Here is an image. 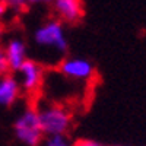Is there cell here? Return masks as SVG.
Segmentation results:
<instances>
[{
  "label": "cell",
  "instance_id": "obj_1",
  "mask_svg": "<svg viewBox=\"0 0 146 146\" xmlns=\"http://www.w3.org/2000/svg\"><path fill=\"white\" fill-rule=\"evenodd\" d=\"M34 42L40 48L51 50L58 56H66L67 38L64 34L63 23L60 19H51L38 27L34 32Z\"/></svg>",
  "mask_w": 146,
  "mask_h": 146
},
{
  "label": "cell",
  "instance_id": "obj_2",
  "mask_svg": "<svg viewBox=\"0 0 146 146\" xmlns=\"http://www.w3.org/2000/svg\"><path fill=\"white\" fill-rule=\"evenodd\" d=\"M13 131L18 142L25 146H40L44 131L40 124L38 111L34 107H28L16 117L13 123Z\"/></svg>",
  "mask_w": 146,
  "mask_h": 146
},
{
  "label": "cell",
  "instance_id": "obj_3",
  "mask_svg": "<svg viewBox=\"0 0 146 146\" xmlns=\"http://www.w3.org/2000/svg\"><path fill=\"white\" fill-rule=\"evenodd\" d=\"M36 111L44 135H63L72 126V114L63 105L45 104Z\"/></svg>",
  "mask_w": 146,
  "mask_h": 146
},
{
  "label": "cell",
  "instance_id": "obj_4",
  "mask_svg": "<svg viewBox=\"0 0 146 146\" xmlns=\"http://www.w3.org/2000/svg\"><path fill=\"white\" fill-rule=\"evenodd\" d=\"M15 73L21 85V89L25 94H34L41 88L45 70L41 63L35 62L32 58H27Z\"/></svg>",
  "mask_w": 146,
  "mask_h": 146
},
{
  "label": "cell",
  "instance_id": "obj_5",
  "mask_svg": "<svg viewBox=\"0 0 146 146\" xmlns=\"http://www.w3.org/2000/svg\"><path fill=\"white\" fill-rule=\"evenodd\" d=\"M58 70L63 76L73 79V80H89L94 73V64L88 58L82 57H69L60 62Z\"/></svg>",
  "mask_w": 146,
  "mask_h": 146
},
{
  "label": "cell",
  "instance_id": "obj_6",
  "mask_svg": "<svg viewBox=\"0 0 146 146\" xmlns=\"http://www.w3.org/2000/svg\"><path fill=\"white\" fill-rule=\"evenodd\" d=\"M53 7L62 22L76 23L85 16L82 0H53Z\"/></svg>",
  "mask_w": 146,
  "mask_h": 146
},
{
  "label": "cell",
  "instance_id": "obj_7",
  "mask_svg": "<svg viewBox=\"0 0 146 146\" xmlns=\"http://www.w3.org/2000/svg\"><path fill=\"white\" fill-rule=\"evenodd\" d=\"M22 89L15 75L6 73L0 76V107L9 108L19 98Z\"/></svg>",
  "mask_w": 146,
  "mask_h": 146
},
{
  "label": "cell",
  "instance_id": "obj_8",
  "mask_svg": "<svg viewBox=\"0 0 146 146\" xmlns=\"http://www.w3.org/2000/svg\"><path fill=\"white\" fill-rule=\"evenodd\" d=\"M5 51H6L10 72H16L19 66L28 58L27 44L21 38H10L5 45Z\"/></svg>",
  "mask_w": 146,
  "mask_h": 146
},
{
  "label": "cell",
  "instance_id": "obj_9",
  "mask_svg": "<svg viewBox=\"0 0 146 146\" xmlns=\"http://www.w3.org/2000/svg\"><path fill=\"white\" fill-rule=\"evenodd\" d=\"M40 146H75V145L70 142L66 133H63V135H44Z\"/></svg>",
  "mask_w": 146,
  "mask_h": 146
},
{
  "label": "cell",
  "instance_id": "obj_10",
  "mask_svg": "<svg viewBox=\"0 0 146 146\" xmlns=\"http://www.w3.org/2000/svg\"><path fill=\"white\" fill-rule=\"evenodd\" d=\"M6 73H10V67H9V62H7V57H6L5 47L0 44V76L6 75Z\"/></svg>",
  "mask_w": 146,
  "mask_h": 146
},
{
  "label": "cell",
  "instance_id": "obj_11",
  "mask_svg": "<svg viewBox=\"0 0 146 146\" xmlns=\"http://www.w3.org/2000/svg\"><path fill=\"white\" fill-rule=\"evenodd\" d=\"M3 2L7 6V9H12L15 12H21L28 6L27 0H3Z\"/></svg>",
  "mask_w": 146,
  "mask_h": 146
},
{
  "label": "cell",
  "instance_id": "obj_12",
  "mask_svg": "<svg viewBox=\"0 0 146 146\" xmlns=\"http://www.w3.org/2000/svg\"><path fill=\"white\" fill-rule=\"evenodd\" d=\"M75 146H102V145L98 142H94V140H80Z\"/></svg>",
  "mask_w": 146,
  "mask_h": 146
},
{
  "label": "cell",
  "instance_id": "obj_13",
  "mask_svg": "<svg viewBox=\"0 0 146 146\" xmlns=\"http://www.w3.org/2000/svg\"><path fill=\"white\" fill-rule=\"evenodd\" d=\"M6 12H7V6L5 5L3 0H0V19L6 15Z\"/></svg>",
  "mask_w": 146,
  "mask_h": 146
},
{
  "label": "cell",
  "instance_id": "obj_14",
  "mask_svg": "<svg viewBox=\"0 0 146 146\" xmlns=\"http://www.w3.org/2000/svg\"><path fill=\"white\" fill-rule=\"evenodd\" d=\"M28 6L29 5H38V3H53V0H27Z\"/></svg>",
  "mask_w": 146,
  "mask_h": 146
},
{
  "label": "cell",
  "instance_id": "obj_15",
  "mask_svg": "<svg viewBox=\"0 0 146 146\" xmlns=\"http://www.w3.org/2000/svg\"><path fill=\"white\" fill-rule=\"evenodd\" d=\"M0 34H2V27H0Z\"/></svg>",
  "mask_w": 146,
  "mask_h": 146
}]
</instances>
